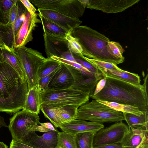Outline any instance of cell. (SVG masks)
Wrapping results in <instances>:
<instances>
[{"label": "cell", "instance_id": "cell-27", "mask_svg": "<svg viewBox=\"0 0 148 148\" xmlns=\"http://www.w3.org/2000/svg\"><path fill=\"white\" fill-rule=\"evenodd\" d=\"M44 32L51 34L60 36H66L69 33L66 30L52 22L44 18L39 14Z\"/></svg>", "mask_w": 148, "mask_h": 148}, {"label": "cell", "instance_id": "cell-24", "mask_svg": "<svg viewBox=\"0 0 148 148\" xmlns=\"http://www.w3.org/2000/svg\"><path fill=\"white\" fill-rule=\"evenodd\" d=\"M78 108L77 106L70 105L57 108L58 116L62 123L76 119Z\"/></svg>", "mask_w": 148, "mask_h": 148}, {"label": "cell", "instance_id": "cell-13", "mask_svg": "<svg viewBox=\"0 0 148 148\" xmlns=\"http://www.w3.org/2000/svg\"><path fill=\"white\" fill-rule=\"evenodd\" d=\"M36 13L31 14L28 12L16 36L13 46V48L25 46L33 39L32 32L38 23H41Z\"/></svg>", "mask_w": 148, "mask_h": 148}, {"label": "cell", "instance_id": "cell-14", "mask_svg": "<svg viewBox=\"0 0 148 148\" xmlns=\"http://www.w3.org/2000/svg\"><path fill=\"white\" fill-rule=\"evenodd\" d=\"M57 130L45 132L41 136L35 132L30 131L21 142L34 148H59L58 146V133Z\"/></svg>", "mask_w": 148, "mask_h": 148}, {"label": "cell", "instance_id": "cell-31", "mask_svg": "<svg viewBox=\"0 0 148 148\" xmlns=\"http://www.w3.org/2000/svg\"><path fill=\"white\" fill-rule=\"evenodd\" d=\"M58 146L59 148H76L75 135L58 132Z\"/></svg>", "mask_w": 148, "mask_h": 148}, {"label": "cell", "instance_id": "cell-18", "mask_svg": "<svg viewBox=\"0 0 148 148\" xmlns=\"http://www.w3.org/2000/svg\"><path fill=\"white\" fill-rule=\"evenodd\" d=\"M74 83L73 77L70 71L62 63L50 81L48 89L62 90L71 88Z\"/></svg>", "mask_w": 148, "mask_h": 148}, {"label": "cell", "instance_id": "cell-26", "mask_svg": "<svg viewBox=\"0 0 148 148\" xmlns=\"http://www.w3.org/2000/svg\"><path fill=\"white\" fill-rule=\"evenodd\" d=\"M62 64V63L51 58H46L39 69V78L47 76L58 69L61 66Z\"/></svg>", "mask_w": 148, "mask_h": 148}, {"label": "cell", "instance_id": "cell-46", "mask_svg": "<svg viewBox=\"0 0 148 148\" xmlns=\"http://www.w3.org/2000/svg\"><path fill=\"white\" fill-rule=\"evenodd\" d=\"M0 148H8V147L3 142H0Z\"/></svg>", "mask_w": 148, "mask_h": 148}, {"label": "cell", "instance_id": "cell-21", "mask_svg": "<svg viewBox=\"0 0 148 148\" xmlns=\"http://www.w3.org/2000/svg\"><path fill=\"white\" fill-rule=\"evenodd\" d=\"M101 72L104 77H110L118 79L134 84L140 86V79L138 74L121 69L110 70L96 67Z\"/></svg>", "mask_w": 148, "mask_h": 148}, {"label": "cell", "instance_id": "cell-22", "mask_svg": "<svg viewBox=\"0 0 148 148\" xmlns=\"http://www.w3.org/2000/svg\"><path fill=\"white\" fill-rule=\"evenodd\" d=\"M41 92L38 85L29 90L23 110L34 113L39 114L41 105Z\"/></svg>", "mask_w": 148, "mask_h": 148}, {"label": "cell", "instance_id": "cell-7", "mask_svg": "<svg viewBox=\"0 0 148 148\" xmlns=\"http://www.w3.org/2000/svg\"><path fill=\"white\" fill-rule=\"evenodd\" d=\"M38 8L52 10L67 16L79 19L83 15L86 5L79 0H31Z\"/></svg>", "mask_w": 148, "mask_h": 148}, {"label": "cell", "instance_id": "cell-6", "mask_svg": "<svg viewBox=\"0 0 148 148\" xmlns=\"http://www.w3.org/2000/svg\"><path fill=\"white\" fill-rule=\"evenodd\" d=\"M39 120L38 114L24 110L15 113L10 118L8 126L12 139L21 142L29 132H35Z\"/></svg>", "mask_w": 148, "mask_h": 148}, {"label": "cell", "instance_id": "cell-41", "mask_svg": "<svg viewBox=\"0 0 148 148\" xmlns=\"http://www.w3.org/2000/svg\"><path fill=\"white\" fill-rule=\"evenodd\" d=\"M106 82V78L105 77L100 80L97 84L93 92L91 95H95L100 92L105 86Z\"/></svg>", "mask_w": 148, "mask_h": 148}, {"label": "cell", "instance_id": "cell-38", "mask_svg": "<svg viewBox=\"0 0 148 148\" xmlns=\"http://www.w3.org/2000/svg\"><path fill=\"white\" fill-rule=\"evenodd\" d=\"M40 125H37L36 127L35 132L38 131L41 132H46L52 130L55 131L57 130L55 128L53 125L50 123H40Z\"/></svg>", "mask_w": 148, "mask_h": 148}, {"label": "cell", "instance_id": "cell-9", "mask_svg": "<svg viewBox=\"0 0 148 148\" xmlns=\"http://www.w3.org/2000/svg\"><path fill=\"white\" fill-rule=\"evenodd\" d=\"M18 14L13 23L0 24V47L13 48L15 38L28 12L20 0H18Z\"/></svg>", "mask_w": 148, "mask_h": 148}, {"label": "cell", "instance_id": "cell-44", "mask_svg": "<svg viewBox=\"0 0 148 148\" xmlns=\"http://www.w3.org/2000/svg\"><path fill=\"white\" fill-rule=\"evenodd\" d=\"M60 58L69 61L76 62L72 53L70 51L63 53Z\"/></svg>", "mask_w": 148, "mask_h": 148}, {"label": "cell", "instance_id": "cell-12", "mask_svg": "<svg viewBox=\"0 0 148 148\" xmlns=\"http://www.w3.org/2000/svg\"><path fill=\"white\" fill-rule=\"evenodd\" d=\"M63 64L70 71L73 77L74 83L71 87L72 88L89 92L91 95L98 82L103 78V75H88L73 66Z\"/></svg>", "mask_w": 148, "mask_h": 148}, {"label": "cell", "instance_id": "cell-8", "mask_svg": "<svg viewBox=\"0 0 148 148\" xmlns=\"http://www.w3.org/2000/svg\"><path fill=\"white\" fill-rule=\"evenodd\" d=\"M25 82L9 64L5 62L0 63V98L6 101L11 100V95Z\"/></svg>", "mask_w": 148, "mask_h": 148}, {"label": "cell", "instance_id": "cell-20", "mask_svg": "<svg viewBox=\"0 0 148 148\" xmlns=\"http://www.w3.org/2000/svg\"><path fill=\"white\" fill-rule=\"evenodd\" d=\"M3 62L8 63L14 69L23 82L26 81L25 71L14 48L0 47V63Z\"/></svg>", "mask_w": 148, "mask_h": 148}, {"label": "cell", "instance_id": "cell-19", "mask_svg": "<svg viewBox=\"0 0 148 148\" xmlns=\"http://www.w3.org/2000/svg\"><path fill=\"white\" fill-rule=\"evenodd\" d=\"M148 132L129 128L121 143L122 148H137L148 143Z\"/></svg>", "mask_w": 148, "mask_h": 148}, {"label": "cell", "instance_id": "cell-28", "mask_svg": "<svg viewBox=\"0 0 148 148\" xmlns=\"http://www.w3.org/2000/svg\"><path fill=\"white\" fill-rule=\"evenodd\" d=\"M95 133L86 132L75 135L76 148H93V139Z\"/></svg>", "mask_w": 148, "mask_h": 148}, {"label": "cell", "instance_id": "cell-34", "mask_svg": "<svg viewBox=\"0 0 148 148\" xmlns=\"http://www.w3.org/2000/svg\"><path fill=\"white\" fill-rule=\"evenodd\" d=\"M83 58L86 60L94 65L96 67L110 70H121L116 65L111 63L90 59L84 56H83Z\"/></svg>", "mask_w": 148, "mask_h": 148}, {"label": "cell", "instance_id": "cell-33", "mask_svg": "<svg viewBox=\"0 0 148 148\" xmlns=\"http://www.w3.org/2000/svg\"><path fill=\"white\" fill-rule=\"evenodd\" d=\"M76 62L87 69L92 73L97 75H102L101 72L94 65L86 60L82 57L78 56L73 53Z\"/></svg>", "mask_w": 148, "mask_h": 148}, {"label": "cell", "instance_id": "cell-29", "mask_svg": "<svg viewBox=\"0 0 148 148\" xmlns=\"http://www.w3.org/2000/svg\"><path fill=\"white\" fill-rule=\"evenodd\" d=\"M17 1L18 0H0V24L8 23L11 9Z\"/></svg>", "mask_w": 148, "mask_h": 148}, {"label": "cell", "instance_id": "cell-36", "mask_svg": "<svg viewBox=\"0 0 148 148\" xmlns=\"http://www.w3.org/2000/svg\"><path fill=\"white\" fill-rule=\"evenodd\" d=\"M109 47L113 54L116 57L123 60L125 57L123 56L124 50L119 43L110 41L108 43Z\"/></svg>", "mask_w": 148, "mask_h": 148}, {"label": "cell", "instance_id": "cell-37", "mask_svg": "<svg viewBox=\"0 0 148 148\" xmlns=\"http://www.w3.org/2000/svg\"><path fill=\"white\" fill-rule=\"evenodd\" d=\"M57 70L47 76L39 78L38 85L41 92L48 89L49 84Z\"/></svg>", "mask_w": 148, "mask_h": 148}, {"label": "cell", "instance_id": "cell-47", "mask_svg": "<svg viewBox=\"0 0 148 148\" xmlns=\"http://www.w3.org/2000/svg\"><path fill=\"white\" fill-rule=\"evenodd\" d=\"M137 148H148V143H145Z\"/></svg>", "mask_w": 148, "mask_h": 148}, {"label": "cell", "instance_id": "cell-15", "mask_svg": "<svg viewBox=\"0 0 148 148\" xmlns=\"http://www.w3.org/2000/svg\"><path fill=\"white\" fill-rule=\"evenodd\" d=\"M66 36L55 35L44 32L45 51L47 58L52 56L60 58L63 53L70 51Z\"/></svg>", "mask_w": 148, "mask_h": 148}, {"label": "cell", "instance_id": "cell-5", "mask_svg": "<svg viewBox=\"0 0 148 148\" xmlns=\"http://www.w3.org/2000/svg\"><path fill=\"white\" fill-rule=\"evenodd\" d=\"M14 49L24 69L29 90L38 85L39 69L46 58L37 50L25 46Z\"/></svg>", "mask_w": 148, "mask_h": 148}, {"label": "cell", "instance_id": "cell-10", "mask_svg": "<svg viewBox=\"0 0 148 148\" xmlns=\"http://www.w3.org/2000/svg\"><path fill=\"white\" fill-rule=\"evenodd\" d=\"M128 130V127L122 121L102 128L95 134L93 146L121 143Z\"/></svg>", "mask_w": 148, "mask_h": 148}, {"label": "cell", "instance_id": "cell-43", "mask_svg": "<svg viewBox=\"0 0 148 148\" xmlns=\"http://www.w3.org/2000/svg\"><path fill=\"white\" fill-rule=\"evenodd\" d=\"M93 148H122V147L121 143H118L98 145L93 147Z\"/></svg>", "mask_w": 148, "mask_h": 148}, {"label": "cell", "instance_id": "cell-40", "mask_svg": "<svg viewBox=\"0 0 148 148\" xmlns=\"http://www.w3.org/2000/svg\"><path fill=\"white\" fill-rule=\"evenodd\" d=\"M22 4L27 10L31 14L36 13V9L28 0H20Z\"/></svg>", "mask_w": 148, "mask_h": 148}, {"label": "cell", "instance_id": "cell-3", "mask_svg": "<svg viewBox=\"0 0 148 148\" xmlns=\"http://www.w3.org/2000/svg\"><path fill=\"white\" fill-rule=\"evenodd\" d=\"M90 93L72 88L62 89H47L41 92V104L56 108L70 105L79 107L89 101Z\"/></svg>", "mask_w": 148, "mask_h": 148}, {"label": "cell", "instance_id": "cell-35", "mask_svg": "<svg viewBox=\"0 0 148 148\" xmlns=\"http://www.w3.org/2000/svg\"><path fill=\"white\" fill-rule=\"evenodd\" d=\"M51 58L62 63L73 66L87 75H95L89 71L87 69L81 65L76 62L69 61L60 58L55 56H52Z\"/></svg>", "mask_w": 148, "mask_h": 148}, {"label": "cell", "instance_id": "cell-32", "mask_svg": "<svg viewBox=\"0 0 148 148\" xmlns=\"http://www.w3.org/2000/svg\"><path fill=\"white\" fill-rule=\"evenodd\" d=\"M66 38L68 42L69 50L72 53L82 57L83 56L82 55V49L77 40L70 33L66 35Z\"/></svg>", "mask_w": 148, "mask_h": 148}, {"label": "cell", "instance_id": "cell-39", "mask_svg": "<svg viewBox=\"0 0 148 148\" xmlns=\"http://www.w3.org/2000/svg\"><path fill=\"white\" fill-rule=\"evenodd\" d=\"M17 3L14 4L11 9L10 20L8 23H13L16 19L18 12V7Z\"/></svg>", "mask_w": 148, "mask_h": 148}, {"label": "cell", "instance_id": "cell-2", "mask_svg": "<svg viewBox=\"0 0 148 148\" xmlns=\"http://www.w3.org/2000/svg\"><path fill=\"white\" fill-rule=\"evenodd\" d=\"M70 34L78 40L84 56L116 65L124 62V60L114 56L110 49L108 45L109 39L91 28L79 25L72 30Z\"/></svg>", "mask_w": 148, "mask_h": 148}, {"label": "cell", "instance_id": "cell-30", "mask_svg": "<svg viewBox=\"0 0 148 148\" xmlns=\"http://www.w3.org/2000/svg\"><path fill=\"white\" fill-rule=\"evenodd\" d=\"M40 110L45 116L49 119L56 127H58L62 122L58 116L57 108L51 106L42 104Z\"/></svg>", "mask_w": 148, "mask_h": 148}, {"label": "cell", "instance_id": "cell-11", "mask_svg": "<svg viewBox=\"0 0 148 148\" xmlns=\"http://www.w3.org/2000/svg\"><path fill=\"white\" fill-rule=\"evenodd\" d=\"M86 8L107 13L123 12L140 0H80Z\"/></svg>", "mask_w": 148, "mask_h": 148}, {"label": "cell", "instance_id": "cell-45", "mask_svg": "<svg viewBox=\"0 0 148 148\" xmlns=\"http://www.w3.org/2000/svg\"><path fill=\"white\" fill-rule=\"evenodd\" d=\"M2 127L8 126L4 121V117L0 116V128Z\"/></svg>", "mask_w": 148, "mask_h": 148}, {"label": "cell", "instance_id": "cell-23", "mask_svg": "<svg viewBox=\"0 0 148 148\" xmlns=\"http://www.w3.org/2000/svg\"><path fill=\"white\" fill-rule=\"evenodd\" d=\"M123 113L129 128L148 132V111L143 112L140 116L128 113Z\"/></svg>", "mask_w": 148, "mask_h": 148}, {"label": "cell", "instance_id": "cell-16", "mask_svg": "<svg viewBox=\"0 0 148 148\" xmlns=\"http://www.w3.org/2000/svg\"><path fill=\"white\" fill-rule=\"evenodd\" d=\"M39 14L46 19L67 31L69 33L73 29L80 25L82 21L72 18L55 11L42 8H38Z\"/></svg>", "mask_w": 148, "mask_h": 148}, {"label": "cell", "instance_id": "cell-42", "mask_svg": "<svg viewBox=\"0 0 148 148\" xmlns=\"http://www.w3.org/2000/svg\"><path fill=\"white\" fill-rule=\"evenodd\" d=\"M10 148H34L24 143L12 139Z\"/></svg>", "mask_w": 148, "mask_h": 148}, {"label": "cell", "instance_id": "cell-4", "mask_svg": "<svg viewBox=\"0 0 148 148\" xmlns=\"http://www.w3.org/2000/svg\"><path fill=\"white\" fill-rule=\"evenodd\" d=\"M76 119L102 124L125 120L122 112L116 111L94 99L87 102L78 108Z\"/></svg>", "mask_w": 148, "mask_h": 148}, {"label": "cell", "instance_id": "cell-1", "mask_svg": "<svg viewBox=\"0 0 148 148\" xmlns=\"http://www.w3.org/2000/svg\"><path fill=\"white\" fill-rule=\"evenodd\" d=\"M104 77L106 78L104 87L96 95H90V97L97 101L133 106L142 112L148 111L147 74L143 79L144 84L140 86L116 78Z\"/></svg>", "mask_w": 148, "mask_h": 148}, {"label": "cell", "instance_id": "cell-25", "mask_svg": "<svg viewBox=\"0 0 148 148\" xmlns=\"http://www.w3.org/2000/svg\"><path fill=\"white\" fill-rule=\"evenodd\" d=\"M97 101L117 111L122 113H130L137 116H140L143 113V112L140 111L137 108L133 106L114 102L100 100Z\"/></svg>", "mask_w": 148, "mask_h": 148}, {"label": "cell", "instance_id": "cell-17", "mask_svg": "<svg viewBox=\"0 0 148 148\" xmlns=\"http://www.w3.org/2000/svg\"><path fill=\"white\" fill-rule=\"evenodd\" d=\"M58 127L64 132L75 135L79 133L90 132L96 133L104 127L103 124L75 119L60 124Z\"/></svg>", "mask_w": 148, "mask_h": 148}]
</instances>
